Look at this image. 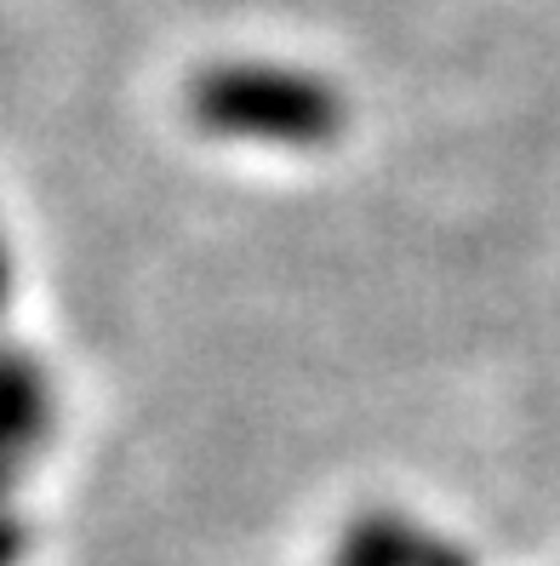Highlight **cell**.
<instances>
[{
    "instance_id": "cell-1",
    "label": "cell",
    "mask_w": 560,
    "mask_h": 566,
    "mask_svg": "<svg viewBox=\"0 0 560 566\" xmlns=\"http://www.w3.org/2000/svg\"><path fill=\"white\" fill-rule=\"evenodd\" d=\"M189 115L212 138L281 144V149H326L349 120L344 92L320 75L281 70V63H218L189 81Z\"/></svg>"
},
{
    "instance_id": "cell-2",
    "label": "cell",
    "mask_w": 560,
    "mask_h": 566,
    "mask_svg": "<svg viewBox=\"0 0 560 566\" xmlns=\"http://www.w3.org/2000/svg\"><path fill=\"white\" fill-rule=\"evenodd\" d=\"M46 423H52L46 366L18 344H0V492L35 458V447L46 441Z\"/></svg>"
},
{
    "instance_id": "cell-3",
    "label": "cell",
    "mask_w": 560,
    "mask_h": 566,
    "mask_svg": "<svg viewBox=\"0 0 560 566\" xmlns=\"http://www.w3.org/2000/svg\"><path fill=\"white\" fill-rule=\"evenodd\" d=\"M332 566H475V555L406 515L378 510V515H355L344 526Z\"/></svg>"
},
{
    "instance_id": "cell-5",
    "label": "cell",
    "mask_w": 560,
    "mask_h": 566,
    "mask_svg": "<svg viewBox=\"0 0 560 566\" xmlns=\"http://www.w3.org/2000/svg\"><path fill=\"white\" fill-rule=\"evenodd\" d=\"M7 297H12V263H7V247H0V315H7Z\"/></svg>"
},
{
    "instance_id": "cell-4",
    "label": "cell",
    "mask_w": 560,
    "mask_h": 566,
    "mask_svg": "<svg viewBox=\"0 0 560 566\" xmlns=\"http://www.w3.org/2000/svg\"><path fill=\"white\" fill-rule=\"evenodd\" d=\"M23 549H29V526H23L18 515L0 510V566H18Z\"/></svg>"
}]
</instances>
